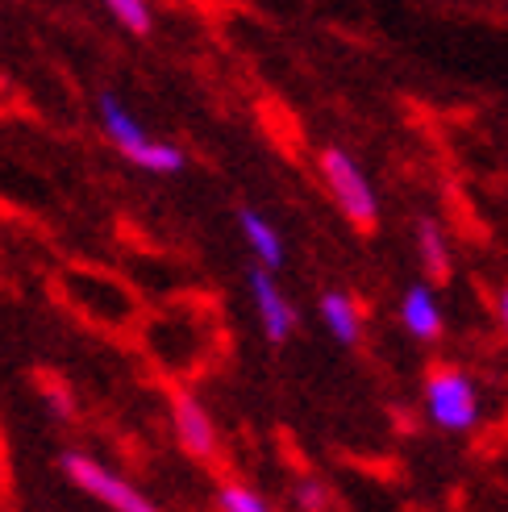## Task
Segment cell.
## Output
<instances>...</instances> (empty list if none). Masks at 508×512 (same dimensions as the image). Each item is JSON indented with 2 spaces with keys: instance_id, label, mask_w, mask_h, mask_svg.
Here are the masks:
<instances>
[{
  "instance_id": "cell-1",
  "label": "cell",
  "mask_w": 508,
  "mask_h": 512,
  "mask_svg": "<svg viewBox=\"0 0 508 512\" xmlns=\"http://www.w3.org/2000/svg\"><path fill=\"white\" fill-rule=\"evenodd\" d=\"M96 121H100V130H105V138L113 142L117 155L125 163H134L138 171H146V175H180L184 171V163H188L184 150L175 142L146 134V125L134 117V109L125 105L117 92L96 96Z\"/></svg>"
},
{
  "instance_id": "cell-2",
  "label": "cell",
  "mask_w": 508,
  "mask_h": 512,
  "mask_svg": "<svg viewBox=\"0 0 508 512\" xmlns=\"http://www.w3.org/2000/svg\"><path fill=\"white\" fill-rule=\"evenodd\" d=\"M59 471L75 492H84L88 500H96L109 512H163L134 479H125L117 467H109L105 458H96L88 450H63Z\"/></svg>"
},
{
  "instance_id": "cell-3",
  "label": "cell",
  "mask_w": 508,
  "mask_h": 512,
  "mask_svg": "<svg viewBox=\"0 0 508 512\" xmlns=\"http://www.w3.org/2000/svg\"><path fill=\"white\" fill-rule=\"evenodd\" d=\"M317 167H321V179H325L329 196H334L338 209L346 213V221L354 229H375L379 225V200H375V188H371L367 171L354 163L342 146H325Z\"/></svg>"
},
{
  "instance_id": "cell-4",
  "label": "cell",
  "mask_w": 508,
  "mask_h": 512,
  "mask_svg": "<svg viewBox=\"0 0 508 512\" xmlns=\"http://www.w3.org/2000/svg\"><path fill=\"white\" fill-rule=\"evenodd\" d=\"M425 413L446 433H471L479 425V396L463 367H434L425 375Z\"/></svg>"
},
{
  "instance_id": "cell-5",
  "label": "cell",
  "mask_w": 508,
  "mask_h": 512,
  "mask_svg": "<svg viewBox=\"0 0 508 512\" xmlns=\"http://www.w3.org/2000/svg\"><path fill=\"white\" fill-rule=\"evenodd\" d=\"M171 429H175V442L184 446V454L200 458V463L217 458V446H221L217 421L192 392H175L171 396Z\"/></svg>"
},
{
  "instance_id": "cell-6",
  "label": "cell",
  "mask_w": 508,
  "mask_h": 512,
  "mask_svg": "<svg viewBox=\"0 0 508 512\" xmlns=\"http://www.w3.org/2000/svg\"><path fill=\"white\" fill-rule=\"evenodd\" d=\"M250 300H254V313H259V325H263V338L271 346H284L292 334H296V309L292 300L284 296V288H279V279L263 267L250 271Z\"/></svg>"
},
{
  "instance_id": "cell-7",
  "label": "cell",
  "mask_w": 508,
  "mask_h": 512,
  "mask_svg": "<svg viewBox=\"0 0 508 512\" xmlns=\"http://www.w3.org/2000/svg\"><path fill=\"white\" fill-rule=\"evenodd\" d=\"M238 229H242V242L250 246L254 254V267H263V271H279L288 259V250H284V238H279V229L263 217V213H254V209H238Z\"/></svg>"
},
{
  "instance_id": "cell-8",
  "label": "cell",
  "mask_w": 508,
  "mask_h": 512,
  "mask_svg": "<svg viewBox=\"0 0 508 512\" xmlns=\"http://www.w3.org/2000/svg\"><path fill=\"white\" fill-rule=\"evenodd\" d=\"M400 321L417 342H438L442 338V304L434 296V288L413 284L400 296Z\"/></svg>"
},
{
  "instance_id": "cell-9",
  "label": "cell",
  "mask_w": 508,
  "mask_h": 512,
  "mask_svg": "<svg viewBox=\"0 0 508 512\" xmlns=\"http://www.w3.org/2000/svg\"><path fill=\"white\" fill-rule=\"evenodd\" d=\"M317 313L325 321V329L334 334L342 346H354L363 338V313H359V304H354V296L346 292H325L317 300Z\"/></svg>"
},
{
  "instance_id": "cell-10",
  "label": "cell",
  "mask_w": 508,
  "mask_h": 512,
  "mask_svg": "<svg viewBox=\"0 0 508 512\" xmlns=\"http://www.w3.org/2000/svg\"><path fill=\"white\" fill-rule=\"evenodd\" d=\"M417 254H421V267L429 279H450V246L446 234L434 221H417Z\"/></svg>"
},
{
  "instance_id": "cell-11",
  "label": "cell",
  "mask_w": 508,
  "mask_h": 512,
  "mask_svg": "<svg viewBox=\"0 0 508 512\" xmlns=\"http://www.w3.org/2000/svg\"><path fill=\"white\" fill-rule=\"evenodd\" d=\"M217 512H275V508L267 504L263 492H254L250 483L221 479L217 483Z\"/></svg>"
},
{
  "instance_id": "cell-12",
  "label": "cell",
  "mask_w": 508,
  "mask_h": 512,
  "mask_svg": "<svg viewBox=\"0 0 508 512\" xmlns=\"http://www.w3.org/2000/svg\"><path fill=\"white\" fill-rule=\"evenodd\" d=\"M105 13L121 25L125 34H134V38H146V34H155V9L146 5V0H109Z\"/></svg>"
},
{
  "instance_id": "cell-13",
  "label": "cell",
  "mask_w": 508,
  "mask_h": 512,
  "mask_svg": "<svg viewBox=\"0 0 508 512\" xmlns=\"http://www.w3.org/2000/svg\"><path fill=\"white\" fill-rule=\"evenodd\" d=\"M38 392H42V400H46V408H50V417L55 421H75V396H71V388L63 379L38 375Z\"/></svg>"
},
{
  "instance_id": "cell-14",
  "label": "cell",
  "mask_w": 508,
  "mask_h": 512,
  "mask_svg": "<svg viewBox=\"0 0 508 512\" xmlns=\"http://www.w3.org/2000/svg\"><path fill=\"white\" fill-rule=\"evenodd\" d=\"M296 508L300 512H329V492L321 479H300L296 483Z\"/></svg>"
},
{
  "instance_id": "cell-15",
  "label": "cell",
  "mask_w": 508,
  "mask_h": 512,
  "mask_svg": "<svg viewBox=\"0 0 508 512\" xmlns=\"http://www.w3.org/2000/svg\"><path fill=\"white\" fill-rule=\"evenodd\" d=\"M496 309H500V325H504V334H508V284H504L500 296H496Z\"/></svg>"
}]
</instances>
